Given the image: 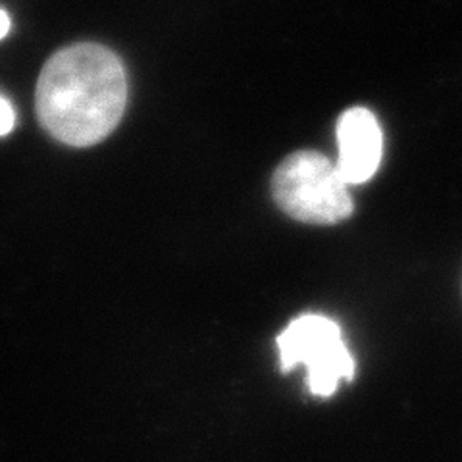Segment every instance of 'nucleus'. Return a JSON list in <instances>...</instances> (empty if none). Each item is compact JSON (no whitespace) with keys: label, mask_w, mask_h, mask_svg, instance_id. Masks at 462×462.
Wrapping results in <instances>:
<instances>
[{"label":"nucleus","mask_w":462,"mask_h":462,"mask_svg":"<svg viewBox=\"0 0 462 462\" xmlns=\"http://www.w3.org/2000/svg\"><path fill=\"white\" fill-rule=\"evenodd\" d=\"M278 349L283 372L307 366L309 392L316 397L334 395L341 380H353L356 374L341 328L328 316H299L278 337Z\"/></svg>","instance_id":"obj_3"},{"label":"nucleus","mask_w":462,"mask_h":462,"mask_svg":"<svg viewBox=\"0 0 462 462\" xmlns=\"http://www.w3.org/2000/svg\"><path fill=\"white\" fill-rule=\"evenodd\" d=\"M8 29H10V18H8V14L0 8V39L6 37Z\"/></svg>","instance_id":"obj_6"},{"label":"nucleus","mask_w":462,"mask_h":462,"mask_svg":"<svg viewBox=\"0 0 462 462\" xmlns=\"http://www.w3.org/2000/svg\"><path fill=\"white\" fill-rule=\"evenodd\" d=\"M272 195L287 216L312 226L339 224L355 210L337 166L316 151L289 154L273 171Z\"/></svg>","instance_id":"obj_2"},{"label":"nucleus","mask_w":462,"mask_h":462,"mask_svg":"<svg viewBox=\"0 0 462 462\" xmlns=\"http://www.w3.org/2000/svg\"><path fill=\"white\" fill-rule=\"evenodd\" d=\"M337 170L346 185L372 180L382 164L383 134L378 118L365 106H353L337 122Z\"/></svg>","instance_id":"obj_4"},{"label":"nucleus","mask_w":462,"mask_h":462,"mask_svg":"<svg viewBox=\"0 0 462 462\" xmlns=\"http://www.w3.org/2000/svg\"><path fill=\"white\" fill-rule=\"evenodd\" d=\"M127 79L112 51L81 42L56 52L37 83V116L47 132L71 147H91L120 124Z\"/></svg>","instance_id":"obj_1"},{"label":"nucleus","mask_w":462,"mask_h":462,"mask_svg":"<svg viewBox=\"0 0 462 462\" xmlns=\"http://www.w3.org/2000/svg\"><path fill=\"white\" fill-rule=\"evenodd\" d=\"M16 124V112L5 97H0V137L10 134Z\"/></svg>","instance_id":"obj_5"}]
</instances>
